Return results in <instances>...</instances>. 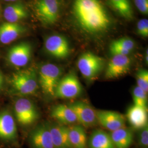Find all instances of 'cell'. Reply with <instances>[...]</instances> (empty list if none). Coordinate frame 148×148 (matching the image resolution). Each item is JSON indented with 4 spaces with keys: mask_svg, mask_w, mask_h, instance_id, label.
<instances>
[{
    "mask_svg": "<svg viewBox=\"0 0 148 148\" xmlns=\"http://www.w3.org/2000/svg\"><path fill=\"white\" fill-rule=\"evenodd\" d=\"M73 12L77 25L90 35L106 32L111 26V19L101 0H74Z\"/></svg>",
    "mask_w": 148,
    "mask_h": 148,
    "instance_id": "1",
    "label": "cell"
},
{
    "mask_svg": "<svg viewBox=\"0 0 148 148\" xmlns=\"http://www.w3.org/2000/svg\"><path fill=\"white\" fill-rule=\"evenodd\" d=\"M11 84L13 88L21 95H30L38 89V77L35 69L23 70L12 75Z\"/></svg>",
    "mask_w": 148,
    "mask_h": 148,
    "instance_id": "2",
    "label": "cell"
},
{
    "mask_svg": "<svg viewBox=\"0 0 148 148\" xmlns=\"http://www.w3.org/2000/svg\"><path fill=\"white\" fill-rule=\"evenodd\" d=\"M62 70L54 64H44L38 73V82L46 95H54L55 90L62 78Z\"/></svg>",
    "mask_w": 148,
    "mask_h": 148,
    "instance_id": "3",
    "label": "cell"
},
{
    "mask_svg": "<svg viewBox=\"0 0 148 148\" xmlns=\"http://www.w3.org/2000/svg\"><path fill=\"white\" fill-rule=\"evenodd\" d=\"M104 59L87 52L81 54L77 60V67L83 77L87 80L95 79L104 67Z\"/></svg>",
    "mask_w": 148,
    "mask_h": 148,
    "instance_id": "4",
    "label": "cell"
},
{
    "mask_svg": "<svg viewBox=\"0 0 148 148\" xmlns=\"http://www.w3.org/2000/svg\"><path fill=\"white\" fill-rule=\"evenodd\" d=\"M82 91V87L79 79L72 71L60 79L54 97L61 99H73L80 95Z\"/></svg>",
    "mask_w": 148,
    "mask_h": 148,
    "instance_id": "5",
    "label": "cell"
},
{
    "mask_svg": "<svg viewBox=\"0 0 148 148\" xmlns=\"http://www.w3.org/2000/svg\"><path fill=\"white\" fill-rule=\"evenodd\" d=\"M14 112L16 119L22 126L30 125L38 118V112L35 104L26 98L16 101Z\"/></svg>",
    "mask_w": 148,
    "mask_h": 148,
    "instance_id": "6",
    "label": "cell"
},
{
    "mask_svg": "<svg viewBox=\"0 0 148 148\" xmlns=\"http://www.w3.org/2000/svg\"><path fill=\"white\" fill-rule=\"evenodd\" d=\"M32 46L30 43L21 42L12 46L8 49L7 59L8 63L17 68L25 66L32 58Z\"/></svg>",
    "mask_w": 148,
    "mask_h": 148,
    "instance_id": "7",
    "label": "cell"
},
{
    "mask_svg": "<svg viewBox=\"0 0 148 148\" xmlns=\"http://www.w3.org/2000/svg\"><path fill=\"white\" fill-rule=\"evenodd\" d=\"M35 10L37 17L44 24H53L58 18L60 10L58 0H39Z\"/></svg>",
    "mask_w": 148,
    "mask_h": 148,
    "instance_id": "8",
    "label": "cell"
},
{
    "mask_svg": "<svg viewBox=\"0 0 148 148\" xmlns=\"http://www.w3.org/2000/svg\"><path fill=\"white\" fill-rule=\"evenodd\" d=\"M45 48L46 52L55 58H66L70 53L68 40L60 35H53L48 37L45 42Z\"/></svg>",
    "mask_w": 148,
    "mask_h": 148,
    "instance_id": "9",
    "label": "cell"
},
{
    "mask_svg": "<svg viewBox=\"0 0 148 148\" xmlns=\"http://www.w3.org/2000/svg\"><path fill=\"white\" fill-rule=\"evenodd\" d=\"M68 106L74 111L77 122L83 127H90L97 123L96 111L87 103L79 101Z\"/></svg>",
    "mask_w": 148,
    "mask_h": 148,
    "instance_id": "10",
    "label": "cell"
},
{
    "mask_svg": "<svg viewBox=\"0 0 148 148\" xmlns=\"http://www.w3.org/2000/svg\"><path fill=\"white\" fill-rule=\"evenodd\" d=\"M131 60L128 56H112L106 70V78L115 79L126 74L130 70Z\"/></svg>",
    "mask_w": 148,
    "mask_h": 148,
    "instance_id": "11",
    "label": "cell"
},
{
    "mask_svg": "<svg viewBox=\"0 0 148 148\" xmlns=\"http://www.w3.org/2000/svg\"><path fill=\"white\" fill-rule=\"evenodd\" d=\"M29 143L32 148H54L47 123L39 125L32 130Z\"/></svg>",
    "mask_w": 148,
    "mask_h": 148,
    "instance_id": "12",
    "label": "cell"
},
{
    "mask_svg": "<svg viewBox=\"0 0 148 148\" xmlns=\"http://www.w3.org/2000/svg\"><path fill=\"white\" fill-rule=\"evenodd\" d=\"M98 122L110 132L125 126V117L121 114L111 111H96Z\"/></svg>",
    "mask_w": 148,
    "mask_h": 148,
    "instance_id": "13",
    "label": "cell"
},
{
    "mask_svg": "<svg viewBox=\"0 0 148 148\" xmlns=\"http://www.w3.org/2000/svg\"><path fill=\"white\" fill-rule=\"evenodd\" d=\"M17 137V128L14 119L11 112H0V139L13 140Z\"/></svg>",
    "mask_w": 148,
    "mask_h": 148,
    "instance_id": "14",
    "label": "cell"
},
{
    "mask_svg": "<svg viewBox=\"0 0 148 148\" xmlns=\"http://www.w3.org/2000/svg\"><path fill=\"white\" fill-rule=\"evenodd\" d=\"M54 148H73L69 139V127L58 123H47Z\"/></svg>",
    "mask_w": 148,
    "mask_h": 148,
    "instance_id": "15",
    "label": "cell"
},
{
    "mask_svg": "<svg viewBox=\"0 0 148 148\" xmlns=\"http://www.w3.org/2000/svg\"><path fill=\"white\" fill-rule=\"evenodd\" d=\"M26 28L18 23H4L0 25V42H12L26 32Z\"/></svg>",
    "mask_w": 148,
    "mask_h": 148,
    "instance_id": "16",
    "label": "cell"
},
{
    "mask_svg": "<svg viewBox=\"0 0 148 148\" xmlns=\"http://www.w3.org/2000/svg\"><path fill=\"white\" fill-rule=\"evenodd\" d=\"M147 108L133 105L127 110V117L129 123L135 129L142 130L148 126Z\"/></svg>",
    "mask_w": 148,
    "mask_h": 148,
    "instance_id": "17",
    "label": "cell"
},
{
    "mask_svg": "<svg viewBox=\"0 0 148 148\" xmlns=\"http://www.w3.org/2000/svg\"><path fill=\"white\" fill-rule=\"evenodd\" d=\"M109 134L115 148H129L133 141L132 131L125 127L112 131Z\"/></svg>",
    "mask_w": 148,
    "mask_h": 148,
    "instance_id": "18",
    "label": "cell"
},
{
    "mask_svg": "<svg viewBox=\"0 0 148 148\" xmlns=\"http://www.w3.org/2000/svg\"><path fill=\"white\" fill-rule=\"evenodd\" d=\"M3 16L8 22L14 23L27 18L28 12L22 3L16 2L5 7Z\"/></svg>",
    "mask_w": 148,
    "mask_h": 148,
    "instance_id": "19",
    "label": "cell"
},
{
    "mask_svg": "<svg viewBox=\"0 0 148 148\" xmlns=\"http://www.w3.org/2000/svg\"><path fill=\"white\" fill-rule=\"evenodd\" d=\"M51 116L63 124H72L77 122L73 110L66 104H58L54 106L51 111Z\"/></svg>",
    "mask_w": 148,
    "mask_h": 148,
    "instance_id": "20",
    "label": "cell"
},
{
    "mask_svg": "<svg viewBox=\"0 0 148 148\" xmlns=\"http://www.w3.org/2000/svg\"><path fill=\"white\" fill-rule=\"evenodd\" d=\"M88 146L90 148H115L110 134L101 130H95L92 133Z\"/></svg>",
    "mask_w": 148,
    "mask_h": 148,
    "instance_id": "21",
    "label": "cell"
},
{
    "mask_svg": "<svg viewBox=\"0 0 148 148\" xmlns=\"http://www.w3.org/2000/svg\"><path fill=\"white\" fill-rule=\"evenodd\" d=\"M69 139L73 148H87V135L84 127L74 125L69 127Z\"/></svg>",
    "mask_w": 148,
    "mask_h": 148,
    "instance_id": "22",
    "label": "cell"
},
{
    "mask_svg": "<svg viewBox=\"0 0 148 148\" xmlns=\"http://www.w3.org/2000/svg\"><path fill=\"white\" fill-rule=\"evenodd\" d=\"M112 7L117 13L126 20L133 18V11L130 0H108Z\"/></svg>",
    "mask_w": 148,
    "mask_h": 148,
    "instance_id": "23",
    "label": "cell"
},
{
    "mask_svg": "<svg viewBox=\"0 0 148 148\" xmlns=\"http://www.w3.org/2000/svg\"><path fill=\"white\" fill-rule=\"evenodd\" d=\"M133 100L134 102L133 105L147 108V93L137 86L133 90Z\"/></svg>",
    "mask_w": 148,
    "mask_h": 148,
    "instance_id": "24",
    "label": "cell"
},
{
    "mask_svg": "<svg viewBox=\"0 0 148 148\" xmlns=\"http://www.w3.org/2000/svg\"><path fill=\"white\" fill-rule=\"evenodd\" d=\"M137 86L144 90L147 93L148 92V71L145 69H140L136 74Z\"/></svg>",
    "mask_w": 148,
    "mask_h": 148,
    "instance_id": "25",
    "label": "cell"
},
{
    "mask_svg": "<svg viewBox=\"0 0 148 148\" xmlns=\"http://www.w3.org/2000/svg\"><path fill=\"white\" fill-rule=\"evenodd\" d=\"M112 45L119 46L132 52L134 48L135 43L133 40L129 37H122L115 40L111 43Z\"/></svg>",
    "mask_w": 148,
    "mask_h": 148,
    "instance_id": "26",
    "label": "cell"
},
{
    "mask_svg": "<svg viewBox=\"0 0 148 148\" xmlns=\"http://www.w3.org/2000/svg\"><path fill=\"white\" fill-rule=\"evenodd\" d=\"M138 34L141 36H148V21L147 19H140L137 23Z\"/></svg>",
    "mask_w": 148,
    "mask_h": 148,
    "instance_id": "27",
    "label": "cell"
},
{
    "mask_svg": "<svg viewBox=\"0 0 148 148\" xmlns=\"http://www.w3.org/2000/svg\"><path fill=\"white\" fill-rule=\"evenodd\" d=\"M139 143L143 148H147L148 146V128L146 126L143 129L139 134Z\"/></svg>",
    "mask_w": 148,
    "mask_h": 148,
    "instance_id": "28",
    "label": "cell"
},
{
    "mask_svg": "<svg viewBox=\"0 0 148 148\" xmlns=\"http://www.w3.org/2000/svg\"><path fill=\"white\" fill-rule=\"evenodd\" d=\"M134 4L142 14H148V0H134Z\"/></svg>",
    "mask_w": 148,
    "mask_h": 148,
    "instance_id": "29",
    "label": "cell"
},
{
    "mask_svg": "<svg viewBox=\"0 0 148 148\" xmlns=\"http://www.w3.org/2000/svg\"><path fill=\"white\" fill-rule=\"evenodd\" d=\"M148 49H147V51L145 52V63H147V64H148Z\"/></svg>",
    "mask_w": 148,
    "mask_h": 148,
    "instance_id": "30",
    "label": "cell"
},
{
    "mask_svg": "<svg viewBox=\"0 0 148 148\" xmlns=\"http://www.w3.org/2000/svg\"><path fill=\"white\" fill-rule=\"evenodd\" d=\"M3 82H4V79H0V90L2 88L3 85Z\"/></svg>",
    "mask_w": 148,
    "mask_h": 148,
    "instance_id": "31",
    "label": "cell"
},
{
    "mask_svg": "<svg viewBox=\"0 0 148 148\" xmlns=\"http://www.w3.org/2000/svg\"><path fill=\"white\" fill-rule=\"evenodd\" d=\"M3 79V75L2 74L1 71H0V79Z\"/></svg>",
    "mask_w": 148,
    "mask_h": 148,
    "instance_id": "32",
    "label": "cell"
},
{
    "mask_svg": "<svg viewBox=\"0 0 148 148\" xmlns=\"http://www.w3.org/2000/svg\"><path fill=\"white\" fill-rule=\"evenodd\" d=\"M5 1H7V2H14L16 0H4Z\"/></svg>",
    "mask_w": 148,
    "mask_h": 148,
    "instance_id": "33",
    "label": "cell"
},
{
    "mask_svg": "<svg viewBox=\"0 0 148 148\" xmlns=\"http://www.w3.org/2000/svg\"><path fill=\"white\" fill-rule=\"evenodd\" d=\"M0 14H1V10H0Z\"/></svg>",
    "mask_w": 148,
    "mask_h": 148,
    "instance_id": "34",
    "label": "cell"
}]
</instances>
